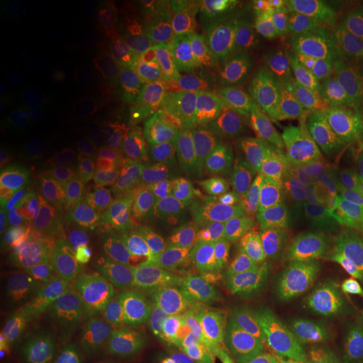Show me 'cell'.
Wrapping results in <instances>:
<instances>
[{"mask_svg": "<svg viewBox=\"0 0 363 363\" xmlns=\"http://www.w3.org/2000/svg\"><path fill=\"white\" fill-rule=\"evenodd\" d=\"M94 291L96 286L88 277H66L54 286L49 298L50 308L61 319H73L88 308Z\"/></svg>", "mask_w": 363, "mask_h": 363, "instance_id": "24", "label": "cell"}, {"mask_svg": "<svg viewBox=\"0 0 363 363\" xmlns=\"http://www.w3.org/2000/svg\"><path fill=\"white\" fill-rule=\"evenodd\" d=\"M22 318L23 312L16 300L3 295L0 300V334L3 339L13 335V330L22 322Z\"/></svg>", "mask_w": 363, "mask_h": 363, "instance_id": "35", "label": "cell"}, {"mask_svg": "<svg viewBox=\"0 0 363 363\" xmlns=\"http://www.w3.org/2000/svg\"><path fill=\"white\" fill-rule=\"evenodd\" d=\"M152 307L147 298L130 296L112 306L93 323V331L112 334L143 327L151 318Z\"/></svg>", "mask_w": 363, "mask_h": 363, "instance_id": "23", "label": "cell"}, {"mask_svg": "<svg viewBox=\"0 0 363 363\" xmlns=\"http://www.w3.org/2000/svg\"><path fill=\"white\" fill-rule=\"evenodd\" d=\"M222 81L220 109L234 127L244 138L271 140L279 121V109L265 103L240 72Z\"/></svg>", "mask_w": 363, "mask_h": 363, "instance_id": "7", "label": "cell"}, {"mask_svg": "<svg viewBox=\"0 0 363 363\" xmlns=\"http://www.w3.org/2000/svg\"><path fill=\"white\" fill-rule=\"evenodd\" d=\"M88 345L101 351L115 363H139L154 350L148 337L130 331L106 334Z\"/></svg>", "mask_w": 363, "mask_h": 363, "instance_id": "25", "label": "cell"}, {"mask_svg": "<svg viewBox=\"0 0 363 363\" xmlns=\"http://www.w3.org/2000/svg\"><path fill=\"white\" fill-rule=\"evenodd\" d=\"M352 298L347 284L304 291L300 295V311L306 322L327 328H340L350 323Z\"/></svg>", "mask_w": 363, "mask_h": 363, "instance_id": "13", "label": "cell"}, {"mask_svg": "<svg viewBox=\"0 0 363 363\" xmlns=\"http://www.w3.org/2000/svg\"><path fill=\"white\" fill-rule=\"evenodd\" d=\"M271 142L292 169L325 159V140L315 120L294 125L279 118Z\"/></svg>", "mask_w": 363, "mask_h": 363, "instance_id": "12", "label": "cell"}, {"mask_svg": "<svg viewBox=\"0 0 363 363\" xmlns=\"http://www.w3.org/2000/svg\"><path fill=\"white\" fill-rule=\"evenodd\" d=\"M257 261L259 257L249 247L228 244L225 264L208 292L245 304L247 280Z\"/></svg>", "mask_w": 363, "mask_h": 363, "instance_id": "18", "label": "cell"}, {"mask_svg": "<svg viewBox=\"0 0 363 363\" xmlns=\"http://www.w3.org/2000/svg\"><path fill=\"white\" fill-rule=\"evenodd\" d=\"M343 25L323 23L300 30L289 40L291 62L307 88H340L350 74Z\"/></svg>", "mask_w": 363, "mask_h": 363, "instance_id": "4", "label": "cell"}, {"mask_svg": "<svg viewBox=\"0 0 363 363\" xmlns=\"http://www.w3.org/2000/svg\"><path fill=\"white\" fill-rule=\"evenodd\" d=\"M199 49L208 67L222 79L238 73L235 55L237 22L229 7L206 6L196 22Z\"/></svg>", "mask_w": 363, "mask_h": 363, "instance_id": "9", "label": "cell"}, {"mask_svg": "<svg viewBox=\"0 0 363 363\" xmlns=\"http://www.w3.org/2000/svg\"><path fill=\"white\" fill-rule=\"evenodd\" d=\"M1 196L3 195H9L10 189L13 187V183H15V174H13V169L9 167L7 164H1Z\"/></svg>", "mask_w": 363, "mask_h": 363, "instance_id": "41", "label": "cell"}, {"mask_svg": "<svg viewBox=\"0 0 363 363\" xmlns=\"http://www.w3.org/2000/svg\"><path fill=\"white\" fill-rule=\"evenodd\" d=\"M13 28L26 30L35 34L49 33L52 27V18L48 10L38 6H19L15 7L7 16Z\"/></svg>", "mask_w": 363, "mask_h": 363, "instance_id": "32", "label": "cell"}, {"mask_svg": "<svg viewBox=\"0 0 363 363\" xmlns=\"http://www.w3.org/2000/svg\"><path fill=\"white\" fill-rule=\"evenodd\" d=\"M42 193L52 210L82 211L91 208L89 184L73 174H57L43 183Z\"/></svg>", "mask_w": 363, "mask_h": 363, "instance_id": "20", "label": "cell"}, {"mask_svg": "<svg viewBox=\"0 0 363 363\" xmlns=\"http://www.w3.org/2000/svg\"><path fill=\"white\" fill-rule=\"evenodd\" d=\"M238 70L259 97L279 111L310 91L292 67L289 43L283 45L267 25L252 27Z\"/></svg>", "mask_w": 363, "mask_h": 363, "instance_id": "3", "label": "cell"}, {"mask_svg": "<svg viewBox=\"0 0 363 363\" xmlns=\"http://www.w3.org/2000/svg\"><path fill=\"white\" fill-rule=\"evenodd\" d=\"M228 245H217L191 253L182 259L177 267V277L193 291H210L225 264Z\"/></svg>", "mask_w": 363, "mask_h": 363, "instance_id": "19", "label": "cell"}, {"mask_svg": "<svg viewBox=\"0 0 363 363\" xmlns=\"http://www.w3.org/2000/svg\"><path fill=\"white\" fill-rule=\"evenodd\" d=\"M357 142L363 144V70L350 73L339 88Z\"/></svg>", "mask_w": 363, "mask_h": 363, "instance_id": "28", "label": "cell"}, {"mask_svg": "<svg viewBox=\"0 0 363 363\" xmlns=\"http://www.w3.org/2000/svg\"><path fill=\"white\" fill-rule=\"evenodd\" d=\"M322 363H347V361L340 359V358H334V359H330V361H325V362Z\"/></svg>", "mask_w": 363, "mask_h": 363, "instance_id": "44", "label": "cell"}, {"mask_svg": "<svg viewBox=\"0 0 363 363\" xmlns=\"http://www.w3.org/2000/svg\"><path fill=\"white\" fill-rule=\"evenodd\" d=\"M241 339L214 343L191 339L187 351V363H232L240 350Z\"/></svg>", "mask_w": 363, "mask_h": 363, "instance_id": "29", "label": "cell"}, {"mask_svg": "<svg viewBox=\"0 0 363 363\" xmlns=\"http://www.w3.org/2000/svg\"><path fill=\"white\" fill-rule=\"evenodd\" d=\"M148 225L159 234H177L193 225L195 210L189 198L169 195L147 208Z\"/></svg>", "mask_w": 363, "mask_h": 363, "instance_id": "22", "label": "cell"}, {"mask_svg": "<svg viewBox=\"0 0 363 363\" xmlns=\"http://www.w3.org/2000/svg\"><path fill=\"white\" fill-rule=\"evenodd\" d=\"M16 196L13 195H6V196H1V205H0V225L1 228L4 225H7L11 218H13V213L16 210Z\"/></svg>", "mask_w": 363, "mask_h": 363, "instance_id": "40", "label": "cell"}, {"mask_svg": "<svg viewBox=\"0 0 363 363\" xmlns=\"http://www.w3.org/2000/svg\"><path fill=\"white\" fill-rule=\"evenodd\" d=\"M154 298L157 306L156 312L182 315L187 319L190 315H194L198 300L194 291L177 276L159 281L155 286Z\"/></svg>", "mask_w": 363, "mask_h": 363, "instance_id": "26", "label": "cell"}, {"mask_svg": "<svg viewBox=\"0 0 363 363\" xmlns=\"http://www.w3.org/2000/svg\"><path fill=\"white\" fill-rule=\"evenodd\" d=\"M339 340L334 330L320 325L291 328L286 333L281 363H322L337 358Z\"/></svg>", "mask_w": 363, "mask_h": 363, "instance_id": "14", "label": "cell"}, {"mask_svg": "<svg viewBox=\"0 0 363 363\" xmlns=\"http://www.w3.org/2000/svg\"><path fill=\"white\" fill-rule=\"evenodd\" d=\"M308 93L312 115L325 140L323 160L333 164H343L354 160L362 150L354 136L339 88H320Z\"/></svg>", "mask_w": 363, "mask_h": 363, "instance_id": "8", "label": "cell"}, {"mask_svg": "<svg viewBox=\"0 0 363 363\" xmlns=\"http://www.w3.org/2000/svg\"><path fill=\"white\" fill-rule=\"evenodd\" d=\"M242 334H244L242 328L230 325L228 322H223L216 318H208V316H194L193 337L195 339L222 343L233 339H241Z\"/></svg>", "mask_w": 363, "mask_h": 363, "instance_id": "30", "label": "cell"}, {"mask_svg": "<svg viewBox=\"0 0 363 363\" xmlns=\"http://www.w3.org/2000/svg\"><path fill=\"white\" fill-rule=\"evenodd\" d=\"M234 169L240 196L247 203L268 208L292 167L271 140L244 138Z\"/></svg>", "mask_w": 363, "mask_h": 363, "instance_id": "5", "label": "cell"}, {"mask_svg": "<svg viewBox=\"0 0 363 363\" xmlns=\"http://www.w3.org/2000/svg\"><path fill=\"white\" fill-rule=\"evenodd\" d=\"M340 11L343 26L346 28L355 26L363 19V0L340 1Z\"/></svg>", "mask_w": 363, "mask_h": 363, "instance_id": "38", "label": "cell"}, {"mask_svg": "<svg viewBox=\"0 0 363 363\" xmlns=\"http://www.w3.org/2000/svg\"><path fill=\"white\" fill-rule=\"evenodd\" d=\"M52 213L57 220L58 238L61 245H74L86 238L89 228L82 211L52 210Z\"/></svg>", "mask_w": 363, "mask_h": 363, "instance_id": "31", "label": "cell"}, {"mask_svg": "<svg viewBox=\"0 0 363 363\" xmlns=\"http://www.w3.org/2000/svg\"><path fill=\"white\" fill-rule=\"evenodd\" d=\"M286 333L284 325L250 318L232 363H281Z\"/></svg>", "mask_w": 363, "mask_h": 363, "instance_id": "15", "label": "cell"}, {"mask_svg": "<svg viewBox=\"0 0 363 363\" xmlns=\"http://www.w3.org/2000/svg\"><path fill=\"white\" fill-rule=\"evenodd\" d=\"M155 350L166 363H178L187 355L191 343L189 319L182 315L155 312Z\"/></svg>", "mask_w": 363, "mask_h": 363, "instance_id": "21", "label": "cell"}, {"mask_svg": "<svg viewBox=\"0 0 363 363\" xmlns=\"http://www.w3.org/2000/svg\"><path fill=\"white\" fill-rule=\"evenodd\" d=\"M352 298V308L357 318V322L363 334V259H361L351 274L347 283Z\"/></svg>", "mask_w": 363, "mask_h": 363, "instance_id": "36", "label": "cell"}, {"mask_svg": "<svg viewBox=\"0 0 363 363\" xmlns=\"http://www.w3.org/2000/svg\"><path fill=\"white\" fill-rule=\"evenodd\" d=\"M194 316L216 318L230 325H237L244 331L250 320L244 310V303L222 298L210 292L202 294L196 300Z\"/></svg>", "mask_w": 363, "mask_h": 363, "instance_id": "27", "label": "cell"}, {"mask_svg": "<svg viewBox=\"0 0 363 363\" xmlns=\"http://www.w3.org/2000/svg\"><path fill=\"white\" fill-rule=\"evenodd\" d=\"M57 340L35 328L13 333L4 337L0 347V363H58Z\"/></svg>", "mask_w": 363, "mask_h": 363, "instance_id": "17", "label": "cell"}, {"mask_svg": "<svg viewBox=\"0 0 363 363\" xmlns=\"http://www.w3.org/2000/svg\"><path fill=\"white\" fill-rule=\"evenodd\" d=\"M76 363H115L109 359L101 351L89 346L88 343L82 347V350L78 351Z\"/></svg>", "mask_w": 363, "mask_h": 363, "instance_id": "39", "label": "cell"}, {"mask_svg": "<svg viewBox=\"0 0 363 363\" xmlns=\"http://www.w3.org/2000/svg\"><path fill=\"white\" fill-rule=\"evenodd\" d=\"M319 218L345 234L363 255V182L335 183Z\"/></svg>", "mask_w": 363, "mask_h": 363, "instance_id": "11", "label": "cell"}, {"mask_svg": "<svg viewBox=\"0 0 363 363\" xmlns=\"http://www.w3.org/2000/svg\"><path fill=\"white\" fill-rule=\"evenodd\" d=\"M245 304L255 318L279 325L296 322V301L286 265L277 256L259 259L247 280Z\"/></svg>", "mask_w": 363, "mask_h": 363, "instance_id": "6", "label": "cell"}, {"mask_svg": "<svg viewBox=\"0 0 363 363\" xmlns=\"http://www.w3.org/2000/svg\"><path fill=\"white\" fill-rule=\"evenodd\" d=\"M334 184L335 169L327 160L291 169L261 218L259 249H271L307 230L319 220Z\"/></svg>", "mask_w": 363, "mask_h": 363, "instance_id": "1", "label": "cell"}, {"mask_svg": "<svg viewBox=\"0 0 363 363\" xmlns=\"http://www.w3.org/2000/svg\"><path fill=\"white\" fill-rule=\"evenodd\" d=\"M139 363H166L163 361V358L159 355V352L155 350V347H154V350L151 351L147 357H144L143 359L140 361Z\"/></svg>", "mask_w": 363, "mask_h": 363, "instance_id": "42", "label": "cell"}, {"mask_svg": "<svg viewBox=\"0 0 363 363\" xmlns=\"http://www.w3.org/2000/svg\"><path fill=\"white\" fill-rule=\"evenodd\" d=\"M362 252L345 234L319 218L292 241L286 272L300 292L347 284Z\"/></svg>", "mask_w": 363, "mask_h": 363, "instance_id": "2", "label": "cell"}, {"mask_svg": "<svg viewBox=\"0 0 363 363\" xmlns=\"http://www.w3.org/2000/svg\"><path fill=\"white\" fill-rule=\"evenodd\" d=\"M13 159L21 171L38 174L48 169L52 162V154L43 145H23L13 152Z\"/></svg>", "mask_w": 363, "mask_h": 363, "instance_id": "33", "label": "cell"}, {"mask_svg": "<svg viewBox=\"0 0 363 363\" xmlns=\"http://www.w3.org/2000/svg\"><path fill=\"white\" fill-rule=\"evenodd\" d=\"M335 169V183L363 182V150L354 160L343 164H333Z\"/></svg>", "mask_w": 363, "mask_h": 363, "instance_id": "37", "label": "cell"}, {"mask_svg": "<svg viewBox=\"0 0 363 363\" xmlns=\"http://www.w3.org/2000/svg\"><path fill=\"white\" fill-rule=\"evenodd\" d=\"M58 228L52 208L23 220L13 235V247L26 259H48L60 247Z\"/></svg>", "mask_w": 363, "mask_h": 363, "instance_id": "16", "label": "cell"}, {"mask_svg": "<svg viewBox=\"0 0 363 363\" xmlns=\"http://www.w3.org/2000/svg\"><path fill=\"white\" fill-rule=\"evenodd\" d=\"M345 54L349 73L363 70V19L345 31Z\"/></svg>", "mask_w": 363, "mask_h": 363, "instance_id": "34", "label": "cell"}, {"mask_svg": "<svg viewBox=\"0 0 363 363\" xmlns=\"http://www.w3.org/2000/svg\"><path fill=\"white\" fill-rule=\"evenodd\" d=\"M187 128L213 164L234 167L244 136L222 109L206 106L196 111L187 118Z\"/></svg>", "mask_w": 363, "mask_h": 363, "instance_id": "10", "label": "cell"}, {"mask_svg": "<svg viewBox=\"0 0 363 363\" xmlns=\"http://www.w3.org/2000/svg\"><path fill=\"white\" fill-rule=\"evenodd\" d=\"M347 363H363V354L362 355H357V357H352L350 358Z\"/></svg>", "mask_w": 363, "mask_h": 363, "instance_id": "43", "label": "cell"}]
</instances>
